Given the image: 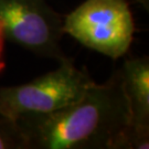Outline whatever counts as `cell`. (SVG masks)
<instances>
[{"mask_svg": "<svg viewBox=\"0 0 149 149\" xmlns=\"http://www.w3.org/2000/svg\"><path fill=\"white\" fill-rule=\"evenodd\" d=\"M18 120L27 149H119L129 126L119 69L104 83L94 82L74 103Z\"/></svg>", "mask_w": 149, "mask_h": 149, "instance_id": "1", "label": "cell"}, {"mask_svg": "<svg viewBox=\"0 0 149 149\" xmlns=\"http://www.w3.org/2000/svg\"><path fill=\"white\" fill-rule=\"evenodd\" d=\"M63 16L47 0H0V72L6 68V47L17 45L38 58L61 62Z\"/></svg>", "mask_w": 149, "mask_h": 149, "instance_id": "2", "label": "cell"}, {"mask_svg": "<svg viewBox=\"0 0 149 149\" xmlns=\"http://www.w3.org/2000/svg\"><path fill=\"white\" fill-rule=\"evenodd\" d=\"M58 63L56 69L27 83L0 86V114L18 119L55 112L77 101L95 82L72 58Z\"/></svg>", "mask_w": 149, "mask_h": 149, "instance_id": "3", "label": "cell"}, {"mask_svg": "<svg viewBox=\"0 0 149 149\" xmlns=\"http://www.w3.org/2000/svg\"><path fill=\"white\" fill-rule=\"evenodd\" d=\"M62 28L83 47L112 60L128 53L136 32L127 0H85L63 16Z\"/></svg>", "mask_w": 149, "mask_h": 149, "instance_id": "4", "label": "cell"}, {"mask_svg": "<svg viewBox=\"0 0 149 149\" xmlns=\"http://www.w3.org/2000/svg\"><path fill=\"white\" fill-rule=\"evenodd\" d=\"M118 69L129 109V126L149 133V56L127 58Z\"/></svg>", "mask_w": 149, "mask_h": 149, "instance_id": "5", "label": "cell"}, {"mask_svg": "<svg viewBox=\"0 0 149 149\" xmlns=\"http://www.w3.org/2000/svg\"><path fill=\"white\" fill-rule=\"evenodd\" d=\"M0 149H27L19 120L3 114H0Z\"/></svg>", "mask_w": 149, "mask_h": 149, "instance_id": "6", "label": "cell"}, {"mask_svg": "<svg viewBox=\"0 0 149 149\" xmlns=\"http://www.w3.org/2000/svg\"><path fill=\"white\" fill-rule=\"evenodd\" d=\"M136 1L138 5L141 6V8L145 9L146 11H149V0H134Z\"/></svg>", "mask_w": 149, "mask_h": 149, "instance_id": "7", "label": "cell"}]
</instances>
